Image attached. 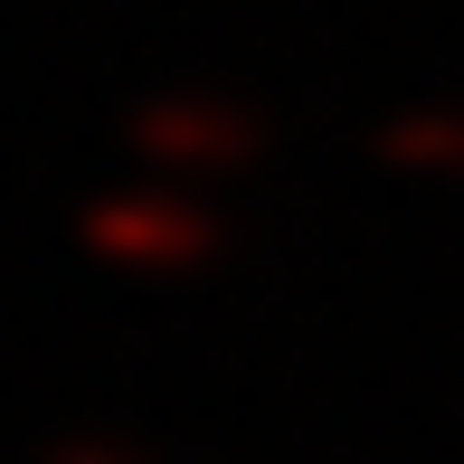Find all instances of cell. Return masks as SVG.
Wrapping results in <instances>:
<instances>
[{"label":"cell","instance_id":"1","mask_svg":"<svg viewBox=\"0 0 464 464\" xmlns=\"http://www.w3.org/2000/svg\"><path fill=\"white\" fill-rule=\"evenodd\" d=\"M133 142L161 161H246L256 152V123L218 95H171V104H142L133 114Z\"/></svg>","mask_w":464,"mask_h":464},{"label":"cell","instance_id":"2","mask_svg":"<svg viewBox=\"0 0 464 464\" xmlns=\"http://www.w3.org/2000/svg\"><path fill=\"white\" fill-rule=\"evenodd\" d=\"M86 237L104 256H133V266H180V256L208 246V218L189 199H104L86 218Z\"/></svg>","mask_w":464,"mask_h":464},{"label":"cell","instance_id":"3","mask_svg":"<svg viewBox=\"0 0 464 464\" xmlns=\"http://www.w3.org/2000/svg\"><path fill=\"white\" fill-rule=\"evenodd\" d=\"M57 464H142L133 446H57Z\"/></svg>","mask_w":464,"mask_h":464}]
</instances>
